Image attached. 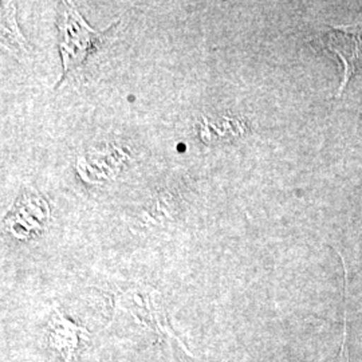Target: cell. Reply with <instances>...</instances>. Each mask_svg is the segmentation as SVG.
<instances>
[{
    "mask_svg": "<svg viewBox=\"0 0 362 362\" xmlns=\"http://www.w3.org/2000/svg\"><path fill=\"white\" fill-rule=\"evenodd\" d=\"M348 313L346 309L344 311V339H342V345H341V350L337 356L336 360L333 362H350L349 357V348H348Z\"/></svg>",
    "mask_w": 362,
    "mask_h": 362,
    "instance_id": "obj_3",
    "label": "cell"
},
{
    "mask_svg": "<svg viewBox=\"0 0 362 362\" xmlns=\"http://www.w3.org/2000/svg\"><path fill=\"white\" fill-rule=\"evenodd\" d=\"M6 13H3L1 16V37L3 43L7 46L8 50L21 54L26 52V40L19 33V28L15 21V8L13 7H3Z\"/></svg>",
    "mask_w": 362,
    "mask_h": 362,
    "instance_id": "obj_2",
    "label": "cell"
},
{
    "mask_svg": "<svg viewBox=\"0 0 362 362\" xmlns=\"http://www.w3.org/2000/svg\"><path fill=\"white\" fill-rule=\"evenodd\" d=\"M58 30L62 37L59 52L64 64V74L58 82L59 85L67 73L73 71L86 61L94 40H97L103 34L91 30L83 18L69 4L64 7L61 18L58 19Z\"/></svg>",
    "mask_w": 362,
    "mask_h": 362,
    "instance_id": "obj_1",
    "label": "cell"
}]
</instances>
